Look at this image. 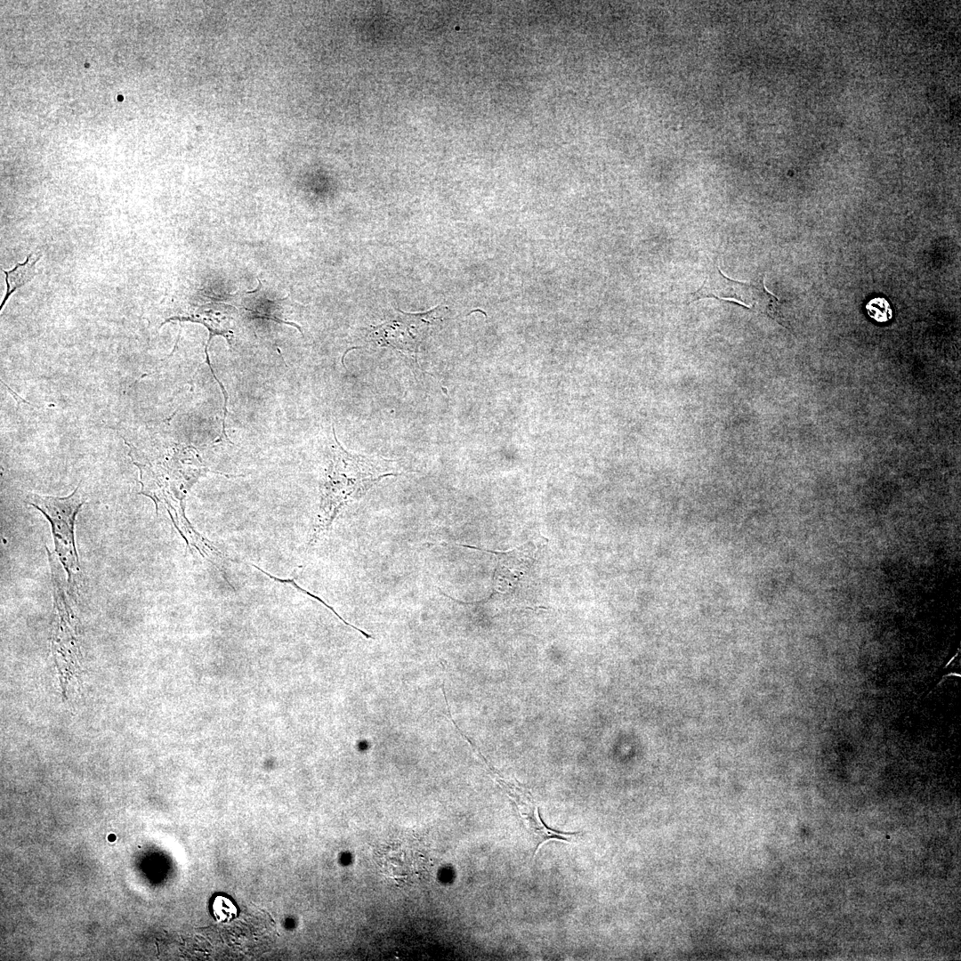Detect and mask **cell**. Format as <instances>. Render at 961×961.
I'll list each match as a JSON object with an SVG mask.
<instances>
[{
	"instance_id": "obj_5",
	"label": "cell",
	"mask_w": 961,
	"mask_h": 961,
	"mask_svg": "<svg viewBox=\"0 0 961 961\" xmlns=\"http://www.w3.org/2000/svg\"><path fill=\"white\" fill-rule=\"evenodd\" d=\"M486 764L496 775L497 782L513 801L521 823L531 836L535 844L533 857L536 856L539 848L545 842L556 840L569 843L573 837L579 835L578 832H563L548 827L542 820L539 808L536 805L533 796L528 788L517 782L516 784H513L505 781L489 763Z\"/></svg>"
},
{
	"instance_id": "obj_9",
	"label": "cell",
	"mask_w": 961,
	"mask_h": 961,
	"mask_svg": "<svg viewBox=\"0 0 961 961\" xmlns=\"http://www.w3.org/2000/svg\"><path fill=\"white\" fill-rule=\"evenodd\" d=\"M952 675H954V676H957V677H960V676H961V675H960V674H957V673H949V674H945L944 676H942V678H946V677H948V676H952Z\"/></svg>"
},
{
	"instance_id": "obj_10",
	"label": "cell",
	"mask_w": 961,
	"mask_h": 961,
	"mask_svg": "<svg viewBox=\"0 0 961 961\" xmlns=\"http://www.w3.org/2000/svg\"><path fill=\"white\" fill-rule=\"evenodd\" d=\"M957 653H956L955 656L952 657V658L947 663L946 666H948L950 664V662L957 657Z\"/></svg>"
},
{
	"instance_id": "obj_3",
	"label": "cell",
	"mask_w": 961,
	"mask_h": 961,
	"mask_svg": "<svg viewBox=\"0 0 961 961\" xmlns=\"http://www.w3.org/2000/svg\"><path fill=\"white\" fill-rule=\"evenodd\" d=\"M47 549L51 566L54 599V621L52 633V651L61 683L64 687L79 667L80 650L77 639V618L70 608L60 578L59 565Z\"/></svg>"
},
{
	"instance_id": "obj_1",
	"label": "cell",
	"mask_w": 961,
	"mask_h": 961,
	"mask_svg": "<svg viewBox=\"0 0 961 961\" xmlns=\"http://www.w3.org/2000/svg\"><path fill=\"white\" fill-rule=\"evenodd\" d=\"M336 440L333 459L320 488V505L309 547L332 526L340 511L350 502L361 497L369 489L394 472L390 461L376 456L351 454Z\"/></svg>"
},
{
	"instance_id": "obj_2",
	"label": "cell",
	"mask_w": 961,
	"mask_h": 961,
	"mask_svg": "<svg viewBox=\"0 0 961 961\" xmlns=\"http://www.w3.org/2000/svg\"><path fill=\"white\" fill-rule=\"evenodd\" d=\"M85 500L79 486L63 497L34 493L27 497V502L50 522L55 553L67 572L70 594H75L78 589L80 566L75 544V523Z\"/></svg>"
},
{
	"instance_id": "obj_7",
	"label": "cell",
	"mask_w": 961,
	"mask_h": 961,
	"mask_svg": "<svg viewBox=\"0 0 961 961\" xmlns=\"http://www.w3.org/2000/svg\"><path fill=\"white\" fill-rule=\"evenodd\" d=\"M868 315L878 323H885L892 319V310L889 302L882 296L870 299L865 305Z\"/></svg>"
},
{
	"instance_id": "obj_8",
	"label": "cell",
	"mask_w": 961,
	"mask_h": 961,
	"mask_svg": "<svg viewBox=\"0 0 961 961\" xmlns=\"http://www.w3.org/2000/svg\"><path fill=\"white\" fill-rule=\"evenodd\" d=\"M214 912L218 919L227 920L235 915L236 909L229 900L218 897L214 902Z\"/></svg>"
},
{
	"instance_id": "obj_6",
	"label": "cell",
	"mask_w": 961,
	"mask_h": 961,
	"mask_svg": "<svg viewBox=\"0 0 961 961\" xmlns=\"http://www.w3.org/2000/svg\"><path fill=\"white\" fill-rule=\"evenodd\" d=\"M39 259V255L35 256L34 254H29L24 262L17 263L13 269L10 271L2 269V271L5 274L6 293L1 303V311L14 291L25 286L35 278L37 273L36 264Z\"/></svg>"
},
{
	"instance_id": "obj_4",
	"label": "cell",
	"mask_w": 961,
	"mask_h": 961,
	"mask_svg": "<svg viewBox=\"0 0 961 961\" xmlns=\"http://www.w3.org/2000/svg\"><path fill=\"white\" fill-rule=\"evenodd\" d=\"M710 297L734 302L752 309L753 305L747 297L755 304L756 303L763 306V311L768 313L775 311L779 303L777 297L766 290L763 280L751 283L733 280L724 276L718 266L712 269L699 289L692 294V301Z\"/></svg>"
}]
</instances>
